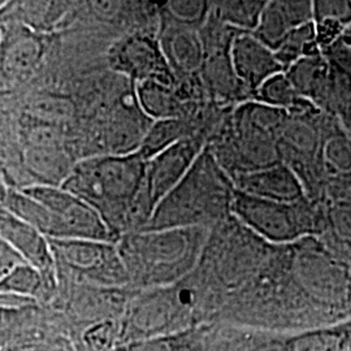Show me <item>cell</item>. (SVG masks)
Masks as SVG:
<instances>
[{"mask_svg": "<svg viewBox=\"0 0 351 351\" xmlns=\"http://www.w3.org/2000/svg\"><path fill=\"white\" fill-rule=\"evenodd\" d=\"M24 263L21 258L0 239V280L19 264Z\"/></svg>", "mask_w": 351, "mask_h": 351, "instance_id": "obj_26", "label": "cell"}, {"mask_svg": "<svg viewBox=\"0 0 351 351\" xmlns=\"http://www.w3.org/2000/svg\"><path fill=\"white\" fill-rule=\"evenodd\" d=\"M319 51L322 50L316 43L315 25L313 21L293 30L281 43V46L275 51V53L278 62L284 66V71L287 72L293 64L298 62L302 58L313 55Z\"/></svg>", "mask_w": 351, "mask_h": 351, "instance_id": "obj_22", "label": "cell"}, {"mask_svg": "<svg viewBox=\"0 0 351 351\" xmlns=\"http://www.w3.org/2000/svg\"><path fill=\"white\" fill-rule=\"evenodd\" d=\"M204 324H210L207 295L193 271L169 287L134 290L120 320V345L167 337Z\"/></svg>", "mask_w": 351, "mask_h": 351, "instance_id": "obj_4", "label": "cell"}, {"mask_svg": "<svg viewBox=\"0 0 351 351\" xmlns=\"http://www.w3.org/2000/svg\"><path fill=\"white\" fill-rule=\"evenodd\" d=\"M232 181L236 190L267 201L297 203L307 199L300 178L282 163L236 176Z\"/></svg>", "mask_w": 351, "mask_h": 351, "instance_id": "obj_14", "label": "cell"}, {"mask_svg": "<svg viewBox=\"0 0 351 351\" xmlns=\"http://www.w3.org/2000/svg\"><path fill=\"white\" fill-rule=\"evenodd\" d=\"M285 75L300 97L311 101L319 110L324 108L328 64L322 51L302 58L289 68Z\"/></svg>", "mask_w": 351, "mask_h": 351, "instance_id": "obj_17", "label": "cell"}, {"mask_svg": "<svg viewBox=\"0 0 351 351\" xmlns=\"http://www.w3.org/2000/svg\"><path fill=\"white\" fill-rule=\"evenodd\" d=\"M213 326L204 324L167 337L129 342L114 351H207Z\"/></svg>", "mask_w": 351, "mask_h": 351, "instance_id": "obj_19", "label": "cell"}, {"mask_svg": "<svg viewBox=\"0 0 351 351\" xmlns=\"http://www.w3.org/2000/svg\"><path fill=\"white\" fill-rule=\"evenodd\" d=\"M159 43L176 78L199 75L203 46L199 29L176 21L162 8Z\"/></svg>", "mask_w": 351, "mask_h": 351, "instance_id": "obj_11", "label": "cell"}, {"mask_svg": "<svg viewBox=\"0 0 351 351\" xmlns=\"http://www.w3.org/2000/svg\"><path fill=\"white\" fill-rule=\"evenodd\" d=\"M349 132H350V133H351V126H350V130H349Z\"/></svg>", "mask_w": 351, "mask_h": 351, "instance_id": "obj_28", "label": "cell"}, {"mask_svg": "<svg viewBox=\"0 0 351 351\" xmlns=\"http://www.w3.org/2000/svg\"><path fill=\"white\" fill-rule=\"evenodd\" d=\"M255 101L284 110L289 116H301L317 108L311 101H306L298 95L285 73H280L267 80L256 91Z\"/></svg>", "mask_w": 351, "mask_h": 351, "instance_id": "obj_20", "label": "cell"}, {"mask_svg": "<svg viewBox=\"0 0 351 351\" xmlns=\"http://www.w3.org/2000/svg\"><path fill=\"white\" fill-rule=\"evenodd\" d=\"M0 239L12 249L24 263L33 267L56 294V264L50 239L0 206Z\"/></svg>", "mask_w": 351, "mask_h": 351, "instance_id": "obj_10", "label": "cell"}, {"mask_svg": "<svg viewBox=\"0 0 351 351\" xmlns=\"http://www.w3.org/2000/svg\"><path fill=\"white\" fill-rule=\"evenodd\" d=\"M208 228L137 232L119 239L117 250L130 287L136 290L173 285L199 264Z\"/></svg>", "mask_w": 351, "mask_h": 351, "instance_id": "obj_2", "label": "cell"}, {"mask_svg": "<svg viewBox=\"0 0 351 351\" xmlns=\"http://www.w3.org/2000/svg\"><path fill=\"white\" fill-rule=\"evenodd\" d=\"M108 63L116 73L134 84L143 81H156L167 86L177 84L159 39L147 34L137 33L117 40L108 52Z\"/></svg>", "mask_w": 351, "mask_h": 351, "instance_id": "obj_8", "label": "cell"}, {"mask_svg": "<svg viewBox=\"0 0 351 351\" xmlns=\"http://www.w3.org/2000/svg\"><path fill=\"white\" fill-rule=\"evenodd\" d=\"M10 333V332H8ZM8 333H5V335H0V351L3 350V346H4V343H5V339H7V335Z\"/></svg>", "mask_w": 351, "mask_h": 351, "instance_id": "obj_27", "label": "cell"}, {"mask_svg": "<svg viewBox=\"0 0 351 351\" xmlns=\"http://www.w3.org/2000/svg\"><path fill=\"white\" fill-rule=\"evenodd\" d=\"M314 20L333 19L343 25H351V1H314Z\"/></svg>", "mask_w": 351, "mask_h": 351, "instance_id": "obj_25", "label": "cell"}, {"mask_svg": "<svg viewBox=\"0 0 351 351\" xmlns=\"http://www.w3.org/2000/svg\"><path fill=\"white\" fill-rule=\"evenodd\" d=\"M232 65L241 84L250 91L254 101L259 88L274 75L285 73L275 51L247 32H239L230 50Z\"/></svg>", "mask_w": 351, "mask_h": 351, "instance_id": "obj_13", "label": "cell"}, {"mask_svg": "<svg viewBox=\"0 0 351 351\" xmlns=\"http://www.w3.org/2000/svg\"><path fill=\"white\" fill-rule=\"evenodd\" d=\"M34 112L38 120L45 123L50 121V124H53L55 121H62L63 119L71 117L73 113V106L60 98H47L34 104Z\"/></svg>", "mask_w": 351, "mask_h": 351, "instance_id": "obj_24", "label": "cell"}, {"mask_svg": "<svg viewBox=\"0 0 351 351\" xmlns=\"http://www.w3.org/2000/svg\"><path fill=\"white\" fill-rule=\"evenodd\" d=\"M45 47L40 38L26 26H14L0 37V75L20 81L32 75L40 63Z\"/></svg>", "mask_w": 351, "mask_h": 351, "instance_id": "obj_15", "label": "cell"}, {"mask_svg": "<svg viewBox=\"0 0 351 351\" xmlns=\"http://www.w3.org/2000/svg\"><path fill=\"white\" fill-rule=\"evenodd\" d=\"M1 207L49 239H90L117 243L98 211L60 186L10 189Z\"/></svg>", "mask_w": 351, "mask_h": 351, "instance_id": "obj_5", "label": "cell"}, {"mask_svg": "<svg viewBox=\"0 0 351 351\" xmlns=\"http://www.w3.org/2000/svg\"><path fill=\"white\" fill-rule=\"evenodd\" d=\"M206 146V137H190L169 146L149 160L146 191L154 208L181 182Z\"/></svg>", "mask_w": 351, "mask_h": 351, "instance_id": "obj_9", "label": "cell"}, {"mask_svg": "<svg viewBox=\"0 0 351 351\" xmlns=\"http://www.w3.org/2000/svg\"><path fill=\"white\" fill-rule=\"evenodd\" d=\"M232 213L255 234L275 246L314 237L324 229L308 198L297 203H280L236 190Z\"/></svg>", "mask_w": 351, "mask_h": 351, "instance_id": "obj_7", "label": "cell"}, {"mask_svg": "<svg viewBox=\"0 0 351 351\" xmlns=\"http://www.w3.org/2000/svg\"><path fill=\"white\" fill-rule=\"evenodd\" d=\"M1 351H75V345L56 317L45 306L12 329Z\"/></svg>", "mask_w": 351, "mask_h": 351, "instance_id": "obj_12", "label": "cell"}, {"mask_svg": "<svg viewBox=\"0 0 351 351\" xmlns=\"http://www.w3.org/2000/svg\"><path fill=\"white\" fill-rule=\"evenodd\" d=\"M236 188L232 178L206 149L186 176L155 207L142 232L208 228L230 217Z\"/></svg>", "mask_w": 351, "mask_h": 351, "instance_id": "obj_3", "label": "cell"}, {"mask_svg": "<svg viewBox=\"0 0 351 351\" xmlns=\"http://www.w3.org/2000/svg\"><path fill=\"white\" fill-rule=\"evenodd\" d=\"M267 1H216L211 12L226 25L251 33L259 24Z\"/></svg>", "mask_w": 351, "mask_h": 351, "instance_id": "obj_21", "label": "cell"}, {"mask_svg": "<svg viewBox=\"0 0 351 351\" xmlns=\"http://www.w3.org/2000/svg\"><path fill=\"white\" fill-rule=\"evenodd\" d=\"M323 154L324 169L329 173H346L351 171V139L336 134L328 139Z\"/></svg>", "mask_w": 351, "mask_h": 351, "instance_id": "obj_23", "label": "cell"}, {"mask_svg": "<svg viewBox=\"0 0 351 351\" xmlns=\"http://www.w3.org/2000/svg\"><path fill=\"white\" fill-rule=\"evenodd\" d=\"M25 160L32 173L40 180V185L62 186L73 169L62 146L27 147Z\"/></svg>", "mask_w": 351, "mask_h": 351, "instance_id": "obj_18", "label": "cell"}, {"mask_svg": "<svg viewBox=\"0 0 351 351\" xmlns=\"http://www.w3.org/2000/svg\"><path fill=\"white\" fill-rule=\"evenodd\" d=\"M313 21V1H267L259 24L251 34L276 51L293 30Z\"/></svg>", "mask_w": 351, "mask_h": 351, "instance_id": "obj_16", "label": "cell"}, {"mask_svg": "<svg viewBox=\"0 0 351 351\" xmlns=\"http://www.w3.org/2000/svg\"><path fill=\"white\" fill-rule=\"evenodd\" d=\"M50 245L56 264L58 285L132 288L116 243L50 239Z\"/></svg>", "mask_w": 351, "mask_h": 351, "instance_id": "obj_6", "label": "cell"}, {"mask_svg": "<svg viewBox=\"0 0 351 351\" xmlns=\"http://www.w3.org/2000/svg\"><path fill=\"white\" fill-rule=\"evenodd\" d=\"M147 163L137 151L93 156L75 163L60 188L93 206L119 242L142 232L155 210L146 191Z\"/></svg>", "mask_w": 351, "mask_h": 351, "instance_id": "obj_1", "label": "cell"}]
</instances>
